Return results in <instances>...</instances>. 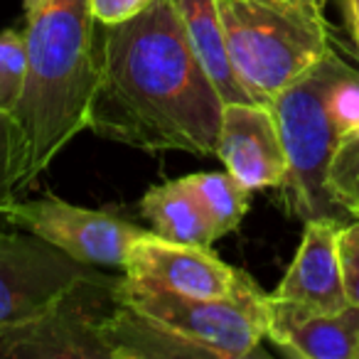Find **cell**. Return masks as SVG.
<instances>
[{"label":"cell","instance_id":"obj_1","mask_svg":"<svg viewBox=\"0 0 359 359\" xmlns=\"http://www.w3.org/2000/svg\"><path fill=\"white\" fill-rule=\"evenodd\" d=\"M222 109L172 0H155L121 25H99L89 106L96 135L148 153L217 155Z\"/></svg>","mask_w":359,"mask_h":359},{"label":"cell","instance_id":"obj_2","mask_svg":"<svg viewBox=\"0 0 359 359\" xmlns=\"http://www.w3.org/2000/svg\"><path fill=\"white\" fill-rule=\"evenodd\" d=\"M96 37L99 25L89 0H45L40 11L27 15V81L15 111L25 140L22 192L81 130H89Z\"/></svg>","mask_w":359,"mask_h":359},{"label":"cell","instance_id":"obj_3","mask_svg":"<svg viewBox=\"0 0 359 359\" xmlns=\"http://www.w3.org/2000/svg\"><path fill=\"white\" fill-rule=\"evenodd\" d=\"M231 65L259 104H269L330 50L320 0H217Z\"/></svg>","mask_w":359,"mask_h":359},{"label":"cell","instance_id":"obj_4","mask_svg":"<svg viewBox=\"0 0 359 359\" xmlns=\"http://www.w3.org/2000/svg\"><path fill=\"white\" fill-rule=\"evenodd\" d=\"M342 65V57L330 50L313 69L271 101L288 158V175L280 185L283 205L290 217L303 222L318 217L349 219L327 187L332 155L347 135V126L332 104V84Z\"/></svg>","mask_w":359,"mask_h":359},{"label":"cell","instance_id":"obj_5","mask_svg":"<svg viewBox=\"0 0 359 359\" xmlns=\"http://www.w3.org/2000/svg\"><path fill=\"white\" fill-rule=\"evenodd\" d=\"M116 298L205 349L212 359L254 357L266 339L269 293L251 276H244L239 288L226 298H187L123 273L116 280Z\"/></svg>","mask_w":359,"mask_h":359},{"label":"cell","instance_id":"obj_6","mask_svg":"<svg viewBox=\"0 0 359 359\" xmlns=\"http://www.w3.org/2000/svg\"><path fill=\"white\" fill-rule=\"evenodd\" d=\"M116 280L96 273L40 318L3 330L0 359H111L101 325L116 305Z\"/></svg>","mask_w":359,"mask_h":359},{"label":"cell","instance_id":"obj_7","mask_svg":"<svg viewBox=\"0 0 359 359\" xmlns=\"http://www.w3.org/2000/svg\"><path fill=\"white\" fill-rule=\"evenodd\" d=\"M94 269L32 231L0 229V332L40 318L79 283L94 278Z\"/></svg>","mask_w":359,"mask_h":359},{"label":"cell","instance_id":"obj_8","mask_svg":"<svg viewBox=\"0 0 359 359\" xmlns=\"http://www.w3.org/2000/svg\"><path fill=\"white\" fill-rule=\"evenodd\" d=\"M3 219H8L18 229L37 234L50 241L67 256L89 266H126L128 249L145 229L106 215V212L84 210L60 197H42V200L22 202L15 200L3 210Z\"/></svg>","mask_w":359,"mask_h":359},{"label":"cell","instance_id":"obj_9","mask_svg":"<svg viewBox=\"0 0 359 359\" xmlns=\"http://www.w3.org/2000/svg\"><path fill=\"white\" fill-rule=\"evenodd\" d=\"M123 273L187 298H226L246 276L212 254V246L180 244L155 231H145L130 244Z\"/></svg>","mask_w":359,"mask_h":359},{"label":"cell","instance_id":"obj_10","mask_svg":"<svg viewBox=\"0 0 359 359\" xmlns=\"http://www.w3.org/2000/svg\"><path fill=\"white\" fill-rule=\"evenodd\" d=\"M217 158L251 192L283 185L288 158L273 109L259 101L224 104Z\"/></svg>","mask_w":359,"mask_h":359},{"label":"cell","instance_id":"obj_11","mask_svg":"<svg viewBox=\"0 0 359 359\" xmlns=\"http://www.w3.org/2000/svg\"><path fill=\"white\" fill-rule=\"evenodd\" d=\"M266 339L295 359H357L359 308L325 313L269 293Z\"/></svg>","mask_w":359,"mask_h":359},{"label":"cell","instance_id":"obj_12","mask_svg":"<svg viewBox=\"0 0 359 359\" xmlns=\"http://www.w3.org/2000/svg\"><path fill=\"white\" fill-rule=\"evenodd\" d=\"M347 219L337 217H318L308 219L303 239L280 278L276 298L293 300L325 313H337L347 308V295L342 285V266H339V231Z\"/></svg>","mask_w":359,"mask_h":359},{"label":"cell","instance_id":"obj_13","mask_svg":"<svg viewBox=\"0 0 359 359\" xmlns=\"http://www.w3.org/2000/svg\"><path fill=\"white\" fill-rule=\"evenodd\" d=\"M172 6L185 25L192 52L210 74L222 101L224 104L254 101L236 76L234 65H231L217 0H172Z\"/></svg>","mask_w":359,"mask_h":359},{"label":"cell","instance_id":"obj_14","mask_svg":"<svg viewBox=\"0 0 359 359\" xmlns=\"http://www.w3.org/2000/svg\"><path fill=\"white\" fill-rule=\"evenodd\" d=\"M101 334L111 359H212L205 349L177 337L118 298L101 325Z\"/></svg>","mask_w":359,"mask_h":359},{"label":"cell","instance_id":"obj_15","mask_svg":"<svg viewBox=\"0 0 359 359\" xmlns=\"http://www.w3.org/2000/svg\"><path fill=\"white\" fill-rule=\"evenodd\" d=\"M140 215L163 239L192 246H212L219 239L182 177L150 187L140 200Z\"/></svg>","mask_w":359,"mask_h":359},{"label":"cell","instance_id":"obj_16","mask_svg":"<svg viewBox=\"0 0 359 359\" xmlns=\"http://www.w3.org/2000/svg\"><path fill=\"white\" fill-rule=\"evenodd\" d=\"M182 180L210 217L219 239L241 224L249 212L251 190H246L234 175L224 170V172H195Z\"/></svg>","mask_w":359,"mask_h":359},{"label":"cell","instance_id":"obj_17","mask_svg":"<svg viewBox=\"0 0 359 359\" xmlns=\"http://www.w3.org/2000/svg\"><path fill=\"white\" fill-rule=\"evenodd\" d=\"M327 187L339 210L349 219H359V130L339 140L327 170Z\"/></svg>","mask_w":359,"mask_h":359},{"label":"cell","instance_id":"obj_18","mask_svg":"<svg viewBox=\"0 0 359 359\" xmlns=\"http://www.w3.org/2000/svg\"><path fill=\"white\" fill-rule=\"evenodd\" d=\"M27 81L25 30L8 27L0 32V111L15 116Z\"/></svg>","mask_w":359,"mask_h":359},{"label":"cell","instance_id":"obj_19","mask_svg":"<svg viewBox=\"0 0 359 359\" xmlns=\"http://www.w3.org/2000/svg\"><path fill=\"white\" fill-rule=\"evenodd\" d=\"M25 175V140L15 116L0 111V215L20 200Z\"/></svg>","mask_w":359,"mask_h":359},{"label":"cell","instance_id":"obj_20","mask_svg":"<svg viewBox=\"0 0 359 359\" xmlns=\"http://www.w3.org/2000/svg\"><path fill=\"white\" fill-rule=\"evenodd\" d=\"M339 266L347 303L359 308V219H352L339 231Z\"/></svg>","mask_w":359,"mask_h":359},{"label":"cell","instance_id":"obj_21","mask_svg":"<svg viewBox=\"0 0 359 359\" xmlns=\"http://www.w3.org/2000/svg\"><path fill=\"white\" fill-rule=\"evenodd\" d=\"M153 3L155 0H89V11L91 18L96 20V25L111 27L140 15Z\"/></svg>","mask_w":359,"mask_h":359},{"label":"cell","instance_id":"obj_22","mask_svg":"<svg viewBox=\"0 0 359 359\" xmlns=\"http://www.w3.org/2000/svg\"><path fill=\"white\" fill-rule=\"evenodd\" d=\"M339 11L344 18V27L359 52V0H339Z\"/></svg>","mask_w":359,"mask_h":359},{"label":"cell","instance_id":"obj_23","mask_svg":"<svg viewBox=\"0 0 359 359\" xmlns=\"http://www.w3.org/2000/svg\"><path fill=\"white\" fill-rule=\"evenodd\" d=\"M22 6H25V18L32 15V13H37L42 6H45V0H22Z\"/></svg>","mask_w":359,"mask_h":359},{"label":"cell","instance_id":"obj_24","mask_svg":"<svg viewBox=\"0 0 359 359\" xmlns=\"http://www.w3.org/2000/svg\"><path fill=\"white\" fill-rule=\"evenodd\" d=\"M320 3H323V6H327V0H320Z\"/></svg>","mask_w":359,"mask_h":359},{"label":"cell","instance_id":"obj_25","mask_svg":"<svg viewBox=\"0 0 359 359\" xmlns=\"http://www.w3.org/2000/svg\"><path fill=\"white\" fill-rule=\"evenodd\" d=\"M357 359H359V349H357Z\"/></svg>","mask_w":359,"mask_h":359}]
</instances>
